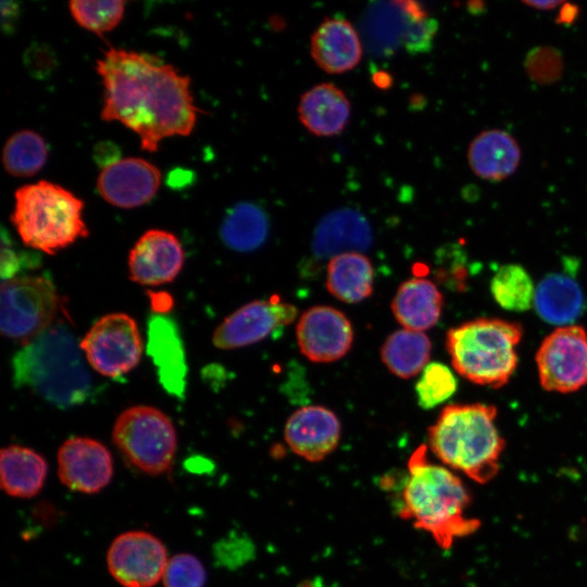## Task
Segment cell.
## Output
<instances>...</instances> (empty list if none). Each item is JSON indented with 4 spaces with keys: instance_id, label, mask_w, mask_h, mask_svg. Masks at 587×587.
<instances>
[{
    "instance_id": "12",
    "label": "cell",
    "mask_w": 587,
    "mask_h": 587,
    "mask_svg": "<svg viewBox=\"0 0 587 587\" xmlns=\"http://www.w3.org/2000/svg\"><path fill=\"white\" fill-rule=\"evenodd\" d=\"M297 308L277 297L254 300L228 315L215 329L212 340L218 349H237L268 337L273 332L290 324Z\"/></svg>"
},
{
    "instance_id": "15",
    "label": "cell",
    "mask_w": 587,
    "mask_h": 587,
    "mask_svg": "<svg viewBox=\"0 0 587 587\" xmlns=\"http://www.w3.org/2000/svg\"><path fill=\"white\" fill-rule=\"evenodd\" d=\"M162 173L141 158H124L103 167L97 179L99 195L116 208L132 209L146 204L157 193Z\"/></svg>"
},
{
    "instance_id": "17",
    "label": "cell",
    "mask_w": 587,
    "mask_h": 587,
    "mask_svg": "<svg viewBox=\"0 0 587 587\" xmlns=\"http://www.w3.org/2000/svg\"><path fill=\"white\" fill-rule=\"evenodd\" d=\"M184 264L179 240L170 232L147 230L128 255L132 280L143 286H158L172 282Z\"/></svg>"
},
{
    "instance_id": "31",
    "label": "cell",
    "mask_w": 587,
    "mask_h": 587,
    "mask_svg": "<svg viewBox=\"0 0 587 587\" xmlns=\"http://www.w3.org/2000/svg\"><path fill=\"white\" fill-rule=\"evenodd\" d=\"M70 12L76 23L101 36L117 26L124 15V1H71Z\"/></svg>"
},
{
    "instance_id": "10",
    "label": "cell",
    "mask_w": 587,
    "mask_h": 587,
    "mask_svg": "<svg viewBox=\"0 0 587 587\" xmlns=\"http://www.w3.org/2000/svg\"><path fill=\"white\" fill-rule=\"evenodd\" d=\"M89 364L101 375L120 377L139 362L142 341L138 326L125 313H111L98 320L79 344Z\"/></svg>"
},
{
    "instance_id": "32",
    "label": "cell",
    "mask_w": 587,
    "mask_h": 587,
    "mask_svg": "<svg viewBox=\"0 0 587 587\" xmlns=\"http://www.w3.org/2000/svg\"><path fill=\"white\" fill-rule=\"evenodd\" d=\"M458 382L450 367L440 362L428 363L415 385L419 405L433 409L448 400L457 391Z\"/></svg>"
},
{
    "instance_id": "36",
    "label": "cell",
    "mask_w": 587,
    "mask_h": 587,
    "mask_svg": "<svg viewBox=\"0 0 587 587\" xmlns=\"http://www.w3.org/2000/svg\"><path fill=\"white\" fill-rule=\"evenodd\" d=\"M24 65L37 79H46L57 70L58 59L52 48L43 42L32 43L24 52Z\"/></svg>"
},
{
    "instance_id": "8",
    "label": "cell",
    "mask_w": 587,
    "mask_h": 587,
    "mask_svg": "<svg viewBox=\"0 0 587 587\" xmlns=\"http://www.w3.org/2000/svg\"><path fill=\"white\" fill-rule=\"evenodd\" d=\"M0 299L2 335L26 344L51 326L60 305L57 289L45 275L17 276L3 280Z\"/></svg>"
},
{
    "instance_id": "41",
    "label": "cell",
    "mask_w": 587,
    "mask_h": 587,
    "mask_svg": "<svg viewBox=\"0 0 587 587\" xmlns=\"http://www.w3.org/2000/svg\"><path fill=\"white\" fill-rule=\"evenodd\" d=\"M577 11L576 8H574L573 5H570L567 3H565V8L562 10V13H561V18L563 22H570L573 20V17H575V12Z\"/></svg>"
},
{
    "instance_id": "19",
    "label": "cell",
    "mask_w": 587,
    "mask_h": 587,
    "mask_svg": "<svg viewBox=\"0 0 587 587\" xmlns=\"http://www.w3.org/2000/svg\"><path fill=\"white\" fill-rule=\"evenodd\" d=\"M310 51L314 62L328 74L354 68L363 49L354 26L344 17H327L311 36Z\"/></svg>"
},
{
    "instance_id": "14",
    "label": "cell",
    "mask_w": 587,
    "mask_h": 587,
    "mask_svg": "<svg viewBox=\"0 0 587 587\" xmlns=\"http://www.w3.org/2000/svg\"><path fill=\"white\" fill-rule=\"evenodd\" d=\"M58 476L68 489L97 494L113 476V459L105 446L88 437H73L58 451Z\"/></svg>"
},
{
    "instance_id": "23",
    "label": "cell",
    "mask_w": 587,
    "mask_h": 587,
    "mask_svg": "<svg viewBox=\"0 0 587 587\" xmlns=\"http://www.w3.org/2000/svg\"><path fill=\"white\" fill-rule=\"evenodd\" d=\"M442 304V295L433 282L413 277L399 286L391 311L404 328L423 332L437 324Z\"/></svg>"
},
{
    "instance_id": "39",
    "label": "cell",
    "mask_w": 587,
    "mask_h": 587,
    "mask_svg": "<svg viewBox=\"0 0 587 587\" xmlns=\"http://www.w3.org/2000/svg\"><path fill=\"white\" fill-rule=\"evenodd\" d=\"M152 309L157 314H163L167 312L172 305L173 300L170 295L165 292H149Z\"/></svg>"
},
{
    "instance_id": "16",
    "label": "cell",
    "mask_w": 587,
    "mask_h": 587,
    "mask_svg": "<svg viewBox=\"0 0 587 587\" xmlns=\"http://www.w3.org/2000/svg\"><path fill=\"white\" fill-rule=\"evenodd\" d=\"M341 426L337 415L322 405L303 407L287 420L284 438L288 447L309 462H320L338 446Z\"/></svg>"
},
{
    "instance_id": "18",
    "label": "cell",
    "mask_w": 587,
    "mask_h": 587,
    "mask_svg": "<svg viewBox=\"0 0 587 587\" xmlns=\"http://www.w3.org/2000/svg\"><path fill=\"white\" fill-rule=\"evenodd\" d=\"M147 353L165 391L182 399L186 390L187 363L183 339L175 321L152 314L148 321Z\"/></svg>"
},
{
    "instance_id": "20",
    "label": "cell",
    "mask_w": 587,
    "mask_h": 587,
    "mask_svg": "<svg viewBox=\"0 0 587 587\" xmlns=\"http://www.w3.org/2000/svg\"><path fill=\"white\" fill-rule=\"evenodd\" d=\"M372 245V230L366 218L351 209L338 210L317 224L312 251L317 259H332L345 252L365 250Z\"/></svg>"
},
{
    "instance_id": "11",
    "label": "cell",
    "mask_w": 587,
    "mask_h": 587,
    "mask_svg": "<svg viewBox=\"0 0 587 587\" xmlns=\"http://www.w3.org/2000/svg\"><path fill=\"white\" fill-rule=\"evenodd\" d=\"M168 562L163 542L145 530L120 534L107 552L111 576L123 587H153Z\"/></svg>"
},
{
    "instance_id": "22",
    "label": "cell",
    "mask_w": 587,
    "mask_h": 587,
    "mask_svg": "<svg viewBox=\"0 0 587 587\" xmlns=\"http://www.w3.org/2000/svg\"><path fill=\"white\" fill-rule=\"evenodd\" d=\"M467 160L476 176L498 182L516 171L521 162V149L509 133L501 129L484 130L470 143Z\"/></svg>"
},
{
    "instance_id": "2",
    "label": "cell",
    "mask_w": 587,
    "mask_h": 587,
    "mask_svg": "<svg viewBox=\"0 0 587 587\" xmlns=\"http://www.w3.org/2000/svg\"><path fill=\"white\" fill-rule=\"evenodd\" d=\"M427 450L421 445L408 460L398 513L447 550L476 533L482 522L467 515L472 495L463 479L447 466L432 463Z\"/></svg>"
},
{
    "instance_id": "37",
    "label": "cell",
    "mask_w": 587,
    "mask_h": 587,
    "mask_svg": "<svg viewBox=\"0 0 587 587\" xmlns=\"http://www.w3.org/2000/svg\"><path fill=\"white\" fill-rule=\"evenodd\" d=\"M20 17V4L14 1L1 2V26L5 34L14 32Z\"/></svg>"
},
{
    "instance_id": "7",
    "label": "cell",
    "mask_w": 587,
    "mask_h": 587,
    "mask_svg": "<svg viewBox=\"0 0 587 587\" xmlns=\"http://www.w3.org/2000/svg\"><path fill=\"white\" fill-rule=\"evenodd\" d=\"M113 440L133 466L153 476L171 469L177 447L168 416L146 405L122 412L113 427Z\"/></svg>"
},
{
    "instance_id": "27",
    "label": "cell",
    "mask_w": 587,
    "mask_h": 587,
    "mask_svg": "<svg viewBox=\"0 0 587 587\" xmlns=\"http://www.w3.org/2000/svg\"><path fill=\"white\" fill-rule=\"evenodd\" d=\"M268 230V217L262 208L251 202H239L223 218L220 237L232 250L249 252L265 242Z\"/></svg>"
},
{
    "instance_id": "35",
    "label": "cell",
    "mask_w": 587,
    "mask_h": 587,
    "mask_svg": "<svg viewBox=\"0 0 587 587\" xmlns=\"http://www.w3.org/2000/svg\"><path fill=\"white\" fill-rule=\"evenodd\" d=\"M38 263L39 259L36 254L15 249L10 236L2 228L0 270L3 280L13 278L22 270L36 267Z\"/></svg>"
},
{
    "instance_id": "9",
    "label": "cell",
    "mask_w": 587,
    "mask_h": 587,
    "mask_svg": "<svg viewBox=\"0 0 587 587\" xmlns=\"http://www.w3.org/2000/svg\"><path fill=\"white\" fill-rule=\"evenodd\" d=\"M535 360L545 390L577 391L587 385V332L574 324L557 327L541 341Z\"/></svg>"
},
{
    "instance_id": "6",
    "label": "cell",
    "mask_w": 587,
    "mask_h": 587,
    "mask_svg": "<svg viewBox=\"0 0 587 587\" xmlns=\"http://www.w3.org/2000/svg\"><path fill=\"white\" fill-rule=\"evenodd\" d=\"M11 222L27 247L53 254L88 236L84 202L72 191L48 180L16 189Z\"/></svg>"
},
{
    "instance_id": "5",
    "label": "cell",
    "mask_w": 587,
    "mask_h": 587,
    "mask_svg": "<svg viewBox=\"0 0 587 587\" xmlns=\"http://www.w3.org/2000/svg\"><path fill=\"white\" fill-rule=\"evenodd\" d=\"M522 336L516 322L479 317L450 328L446 348L457 373L474 384L499 388L516 370Z\"/></svg>"
},
{
    "instance_id": "24",
    "label": "cell",
    "mask_w": 587,
    "mask_h": 587,
    "mask_svg": "<svg viewBox=\"0 0 587 587\" xmlns=\"http://www.w3.org/2000/svg\"><path fill=\"white\" fill-rule=\"evenodd\" d=\"M533 305L541 320L561 327L572 325L582 315L585 299L573 278L552 273L536 286Z\"/></svg>"
},
{
    "instance_id": "28",
    "label": "cell",
    "mask_w": 587,
    "mask_h": 587,
    "mask_svg": "<svg viewBox=\"0 0 587 587\" xmlns=\"http://www.w3.org/2000/svg\"><path fill=\"white\" fill-rule=\"evenodd\" d=\"M432 344L423 332L398 329L384 341L380 357L387 369L398 377L410 378L428 364Z\"/></svg>"
},
{
    "instance_id": "40",
    "label": "cell",
    "mask_w": 587,
    "mask_h": 587,
    "mask_svg": "<svg viewBox=\"0 0 587 587\" xmlns=\"http://www.w3.org/2000/svg\"><path fill=\"white\" fill-rule=\"evenodd\" d=\"M525 4H527L528 7H532L534 9H538V10H552L561 4H563L562 1H553V0H548V1H523Z\"/></svg>"
},
{
    "instance_id": "30",
    "label": "cell",
    "mask_w": 587,
    "mask_h": 587,
    "mask_svg": "<svg viewBox=\"0 0 587 587\" xmlns=\"http://www.w3.org/2000/svg\"><path fill=\"white\" fill-rule=\"evenodd\" d=\"M535 289L530 275L519 264L500 266L490 282L495 301L508 311L529 310L534 304Z\"/></svg>"
},
{
    "instance_id": "38",
    "label": "cell",
    "mask_w": 587,
    "mask_h": 587,
    "mask_svg": "<svg viewBox=\"0 0 587 587\" xmlns=\"http://www.w3.org/2000/svg\"><path fill=\"white\" fill-rule=\"evenodd\" d=\"M95 161L103 167L120 160V149L110 141H102L95 148Z\"/></svg>"
},
{
    "instance_id": "1",
    "label": "cell",
    "mask_w": 587,
    "mask_h": 587,
    "mask_svg": "<svg viewBox=\"0 0 587 587\" xmlns=\"http://www.w3.org/2000/svg\"><path fill=\"white\" fill-rule=\"evenodd\" d=\"M104 97L101 118L117 121L135 132L140 147L158 150L172 136H188L198 108L190 78L148 53L110 48L97 61Z\"/></svg>"
},
{
    "instance_id": "26",
    "label": "cell",
    "mask_w": 587,
    "mask_h": 587,
    "mask_svg": "<svg viewBox=\"0 0 587 587\" xmlns=\"http://www.w3.org/2000/svg\"><path fill=\"white\" fill-rule=\"evenodd\" d=\"M374 268L363 253L352 251L333 257L327 263L326 287L338 300L357 303L373 291Z\"/></svg>"
},
{
    "instance_id": "4",
    "label": "cell",
    "mask_w": 587,
    "mask_h": 587,
    "mask_svg": "<svg viewBox=\"0 0 587 587\" xmlns=\"http://www.w3.org/2000/svg\"><path fill=\"white\" fill-rule=\"evenodd\" d=\"M496 417L497 408L491 404H449L428 428V448L448 469L488 484L500 471L505 448Z\"/></svg>"
},
{
    "instance_id": "21",
    "label": "cell",
    "mask_w": 587,
    "mask_h": 587,
    "mask_svg": "<svg viewBox=\"0 0 587 587\" xmlns=\"http://www.w3.org/2000/svg\"><path fill=\"white\" fill-rule=\"evenodd\" d=\"M351 113L346 93L333 83H322L307 90L298 104L301 124L313 135L332 137L347 126Z\"/></svg>"
},
{
    "instance_id": "29",
    "label": "cell",
    "mask_w": 587,
    "mask_h": 587,
    "mask_svg": "<svg viewBox=\"0 0 587 587\" xmlns=\"http://www.w3.org/2000/svg\"><path fill=\"white\" fill-rule=\"evenodd\" d=\"M48 147L36 132L22 129L11 135L2 150L3 167L12 176L30 177L46 164Z\"/></svg>"
},
{
    "instance_id": "13",
    "label": "cell",
    "mask_w": 587,
    "mask_h": 587,
    "mask_svg": "<svg viewBox=\"0 0 587 587\" xmlns=\"http://www.w3.org/2000/svg\"><path fill=\"white\" fill-rule=\"evenodd\" d=\"M296 336L301 353L317 363L334 362L350 350L353 328L339 310L315 305L300 316Z\"/></svg>"
},
{
    "instance_id": "34",
    "label": "cell",
    "mask_w": 587,
    "mask_h": 587,
    "mask_svg": "<svg viewBox=\"0 0 587 587\" xmlns=\"http://www.w3.org/2000/svg\"><path fill=\"white\" fill-rule=\"evenodd\" d=\"M162 580L164 587H203L207 573L197 557L179 553L168 559Z\"/></svg>"
},
{
    "instance_id": "3",
    "label": "cell",
    "mask_w": 587,
    "mask_h": 587,
    "mask_svg": "<svg viewBox=\"0 0 587 587\" xmlns=\"http://www.w3.org/2000/svg\"><path fill=\"white\" fill-rule=\"evenodd\" d=\"M82 352L72 330L53 324L14 355L13 380L59 408L82 404L95 390Z\"/></svg>"
},
{
    "instance_id": "25",
    "label": "cell",
    "mask_w": 587,
    "mask_h": 587,
    "mask_svg": "<svg viewBox=\"0 0 587 587\" xmlns=\"http://www.w3.org/2000/svg\"><path fill=\"white\" fill-rule=\"evenodd\" d=\"M46 459L33 449L8 446L0 452V483L2 490L15 498L37 496L46 482Z\"/></svg>"
},
{
    "instance_id": "33",
    "label": "cell",
    "mask_w": 587,
    "mask_h": 587,
    "mask_svg": "<svg viewBox=\"0 0 587 587\" xmlns=\"http://www.w3.org/2000/svg\"><path fill=\"white\" fill-rule=\"evenodd\" d=\"M408 22L402 34V45L411 53L427 52L438 29V23L415 2H401Z\"/></svg>"
}]
</instances>
